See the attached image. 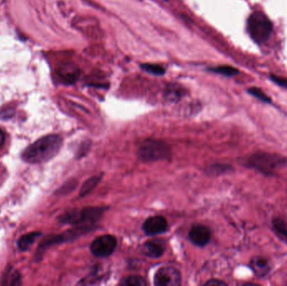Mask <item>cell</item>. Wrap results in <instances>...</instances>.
Wrapping results in <instances>:
<instances>
[{"label": "cell", "instance_id": "7402d4cb", "mask_svg": "<svg viewBox=\"0 0 287 286\" xmlns=\"http://www.w3.org/2000/svg\"><path fill=\"white\" fill-rule=\"evenodd\" d=\"M5 133L3 132L2 129H0V148L2 147L3 144H5Z\"/></svg>", "mask_w": 287, "mask_h": 286}, {"label": "cell", "instance_id": "7a4b0ae2", "mask_svg": "<svg viewBox=\"0 0 287 286\" xmlns=\"http://www.w3.org/2000/svg\"><path fill=\"white\" fill-rule=\"evenodd\" d=\"M247 165L266 175H274L287 165V158L268 152H255L249 157Z\"/></svg>", "mask_w": 287, "mask_h": 286}, {"label": "cell", "instance_id": "9c48e42d", "mask_svg": "<svg viewBox=\"0 0 287 286\" xmlns=\"http://www.w3.org/2000/svg\"><path fill=\"white\" fill-rule=\"evenodd\" d=\"M189 238L196 246H205L211 239L210 229L200 224L193 226L189 232Z\"/></svg>", "mask_w": 287, "mask_h": 286}, {"label": "cell", "instance_id": "e0dca14e", "mask_svg": "<svg viewBox=\"0 0 287 286\" xmlns=\"http://www.w3.org/2000/svg\"><path fill=\"white\" fill-rule=\"evenodd\" d=\"M143 70L147 72L150 74L157 75V76H162L165 74V68H162L161 65H157V64H143L141 65Z\"/></svg>", "mask_w": 287, "mask_h": 286}, {"label": "cell", "instance_id": "9a60e30c", "mask_svg": "<svg viewBox=\"0 0 287 286\" xmlns=\"http://www.w3.org/2000/svg\"><path fill=\"white\" fill-rule=\"evenodd\" d=\"M120 284L124 286H145L146 282L142 276L130 275L123 279Z\"/></svg>", "mask_w": 287, "mask_h": 286}, {"label": "cell", "instance_id": "277c9868", "mask_svg": "<svg viewBox=\"0 0 287 286\" xmlns=\"http://www.w3.org/2000/svg\"><path fill=\"white\" fill-rule=\"evenodd\" d=\"M137 153L140 160L149 162L170 158L171 149L164 141L149 139L141 144Z\"/></svg>", "mask_w": 287, "mask_h": 286}, {"label": "cell", "instance_id": "8fae6325", "mask_svg": "<svg viewBox=\"0 0 287 286\" xmlns=\"http://www.w3.org/2000/svg\"><path fill=\"white\" fill-rule=\"evenodd\" d=\"M250 266L253 272L255 273L257 276L259 277L267 275L271 270L268 259L260 256H256L255 258H253L250 261Z\"/></svg>", "mask_w": 287, "mask_h": 286}, {"label": "cell", "instance_id": "6da1fadb", "mask_svg": "<svg viewBox=\"0 0 287 286\" xmlns=\"http://www.w3.org/2000/svg\"><path fill=\"white\" fill-rule=\"evenodd\" d=\"M62 138L58 135H46L24 150L22 159L29 164H42L51 161L60 151Z\"/></svg>", "mask_w": 287, "mask_h": 286}, {"label": "cell", "instance_id": "3957f363", "mask_svg": "<svg viewBox=\"0 0 287 286\" xmlns=\"http://www.w3.org/2000/svg\"><path fill=\"white\" fill-rule=\"evenodd\" d=\"M107 209V207H84L82 210H71L61 215L59 220L62 224L92 227L103 216Z\"/></svg>", "mask_w": 287, "mask_h": 286}, {"label": "cell", "instance_id": "5bb4252c", "mask_svg": "<svg viewBox=\"0 0 287 286\" xmlns=\"http://www.w3.org/2000/svg\"><path fill=\"white\" fill-rule=\"evenodd\" d=\"M101 179H102V174L95 175V177H91L89 180H86V182L82 185V188L80 190V196H85V195L90 193L95 188L96 186H98Z\"/></svg>", "mask_w": 287, "mask_h": 286}, {"label": "cell", "instance_id": "ac0fdd59", "mask_svg": "<svg viewBox=\"0 0 287 286\" xmlns=\"http://www.w3.org/2000/svg\"><path fill=\"white\" fill-rule=\"evenodd\" d=\"M273 227L276 232L287 237V221L282 218L274 219Z\"/></svg>", "mask_w": 287, "mask_h": 286}, {"label": "cell", "instance_id": "52a82bcc", "mask_svg": "<svg viewBox=\"0 0 287 286\" xmlns=\"http://www.w3.org/2000/svg\"><path fill=\"white\" fill-rule=\"evenodd\" d=\"M154 282L157 286H178L182 283V275L175 268L162 267L156 273Z\"/></svg>", "mask_w": 287, "mask_h": 286}, {"label": "cell", "instance_id": "8992f818", "mask_svg": "<svg viewBox=\"0 0 287 286\" xmlns=\"http://www.w3.org/2000/svg\"><path fill=\"white\" fill-rule=\"evenodd\" d=\"M117 246V240L114 236L106 234L99 236L92 243L91 252L96 257H107L114 253Z\"/></svg>", "mask_w": 287, "mask_h": 286}, {"label": "cell", "instance_id": "ba28073f", "mask_svg": "<svg viewBox=\"0 0 287 286\" xmlns=\"http://www.w3.org/2000/svg\"><path fill=\"white\" fill-rule=\"evenodd\" d=\"M168 228V223L162 216H154L149 217L143 224V229L145 234L149 236L157 235L165 233Z\"/></svg>", "mask_w": 287, "mask_h": 286}, {"label": "cell", "instance_id": "5b68a950", "mask_svg": "<svg viewBox=\"0 0 287 286\" xmlns=\"http://www.w3.org/2000/svg\"><path fill=\"white\" fill-rule=\"evenodd\" d=\"M248 31L257 43H264L271 37L272 24L262 12L253 13L248 19Z\"/></svg>", "mask_w": 287, "mask_h": 286}, {"label": "cell", "instance_id": "ffe728a7", "mask_svg": "<svg viewBox=\"0 0 287 286\" xmlns=\"http://www.w3.org/2000/svg\"><path fill=\"white\" fill-rule=\"evenodd\" d=\"M271 79L273 80L274 82H276L278 85L284 86V87H287V79L282 78V77H276V76H274V75L271 76Z\"/></svg>", "mask_w": 287, "mask_h": 286}, {"label": "cell", "instance_id": "30bf717a", "mask_svg": "<svg viewBox=\"0 0 287 286\" xmlns=\"http://www.w3.org/2000/svg\"><path fill=\"white\" fill-rule=\"evenodd\" d=\"M166 249L165 243L161 239L149 240L143 245V251L150 258H160Z\"/></svg>", "mask_w": 287, "mask_h": 286}, {"label": "cell", "instance_id": "7c38bea8", "mask_svg": "<svg viewBox=\"0 0 287 286\" xmlns=\"http://www.w3.org/2000/svg\"><path fill=\"white\" fill-rule=\"evenodd\" d=\"M40 233H36V232L25 234V235L19 237V240H18V242H17L18 248H19L21 251L28 250V249L34 245V243L36 241V239H37L38 237H40Z\"/></svg>", "mask_w": 287, "mask_h": 286}, {"label": "cell", "instance_id": "d6986e66", "mask_svg": "<svg viewBox=\"0 0 287 286\" xmlns=\"http://www.w3.org/2000/svg\"><path fill=\"white\" fill-rule=\"evenodd\" d=\"M249 93L255 98H259V100L264 102H271V99L268 95H266L264 92L257 87H251L249 89Z\"/></svg>", "mask_w": 287, "mask_h": 286}, {"label": "cell", "instance_id": "4fadbf2b", "mask_svg": "<svg viewBox=\"0 0 287 286\" xmlns=\"http://www.w3.org/2000/svg\"><path fill=\"white\" fill-rule=\"evenodd\" d=\"M21 284V276L17 270L10 269L3 277L2 284L5 285H18Z\"/></svg>", "mask_w": 287, "mask_h": 286}, {"label": "cell", "instance_id": "2e32d148", "mask_svg": "<svg viewBox=\"0 0 287 286\" xmlns=\"http://www.w3.org/2000/svg\"><path fill=\"white\" fill-rule=\"evenodd\" d=\"M210 70L216 72V73H218V74L223 75V76H226V77L235 76L236 74L238 73V69H236L235 68H233V67H229V65H221V67L213 68Z\"/></svg>", "mask_w": 287, "mask_h": 286}, {"label": "cell", "instance_id": "44dd1931", "mask_svg": "<svg viewBox=\"0 0 287 286\" xmlns=\"http://www.w3.org/2000/svg\"><path fill=\"white\" fill-rule=\"evenodd\" d=\"M206 286H226L225 282L219 280V279H210L205 283Z\"/></svg>", "mask_w": 287, "mask_h": 286}]
</instances>
